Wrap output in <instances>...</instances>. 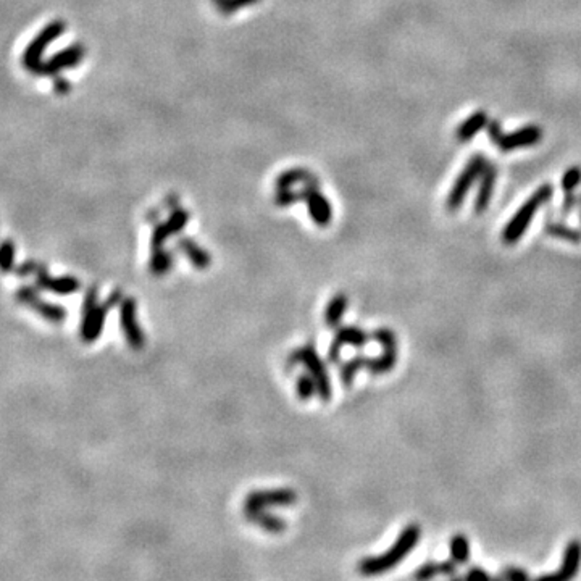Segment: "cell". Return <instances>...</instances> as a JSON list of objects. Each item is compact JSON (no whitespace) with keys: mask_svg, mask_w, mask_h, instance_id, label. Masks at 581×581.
I'll return each mask as SVG.
<instances>
[{"mask_svg":"<svg viewBox=\"0 0 581 581\" xmlns=\"http://www.w3.org/2000/svg\"><path fill=\"white\" fill-rule=\"evenodd\" d=\"M422 538V528L420 525L410 523L405 526L401 535L397 536V540L392 544L389 550L373 555V557H365L359 562V572L365 577H375V575L386 573L394 568L396 565L401 564V562L407 557L412 550L417 548Z\"/></svg>","mask_w":581,"mask_h":581,"instance_id":"obj_1","label":"cell"},{"mask_svg":"<svg viewBox=\"0 0 581 581\" xmlns=\"http://www.w3.org/2000/svg\"><path fill=\"white\" fill-rule=\"evenodd\" d=\"M553 194L554 189L550 184H543L541 187H538V189L531 194V197L526 199L522 207L517 210V214L508 220L504 229H502L501 233L502 242L507 246H512L522 239L526 229L531 225L536 211L540 210V207H543L544 204L550 201Z\"/></svg>","mask_w":581,"mask_h":581,"instance_id":"obj_2","label":"cell"},{"mask_svg":"<svg viewBox=\"0 0 581 581\" xmlns=\"http://www.w3.org/2000/svg\"><path fill=\"white\" fill-rule=\"evenodd\" d=\"M488 137L491 142L502 152H512V150L531 147V145L540 144L544 136L543 130L536 125H526L513 132H504L501 128V123L498 120L488 121L486 125Z\"/></svg>","mask_w":581,"mask_h":581,"instance_id":"obj_3","label":"cell"},{"mask_svg":"<svg viewBox=\"0 0 581 581\" xmlns=\"http://www.w3.org/2000/svg\"><path fill=\"white\" fill-rule=\"evenodd\" d=\"M288 362L289 367L295 365V363H302V365L307 368V372L313 377L315 383H317V394L320 396V399H322L323 402L330 401L333 396V389L328 370H326L325 362L320 359V355L317 354V350H315L312 344H307V346L294 350Z\"/></svg>","mask_w":581,"mask_h":581,"instance_id":"obj_4","label":"cell"},{"mask_svg":"<svg viewBox=\"0 0 581 581\" xmlns=\"http://www.w3.org/2000/svg\"><path fill=\"white\" fill-rule=\"evenodd\" d=\"M488 160L484 159V155L481 152H476L470 157V160L467 162V165L464 167L462 172L454 183L452 189L447 196L446 207L449 211H457L467 197L469 191L471 189V186L475 184L476 179H480L484 167H486Z\"/></svg>","mask_w":581,"mask_h":581,"instance_id":"obj_5","label":"cell"},{"mask_svg":"<svg viewBox=\"0 0 581 581\" xmlns=\"http://www.w3.org/2000/svg\"><path fill=\"white\" fill-rule=\"evenodd\" d=\"M66 26L62 21H53L51 24L42 29V33L39 36H36V39H33L31 44L26 47V51L23 53V66L26 70H29L36 75V71L42 63V53H44L46 47L48 44H52L60 34L65 33Z\"/></svg>","mask_w":581,"mask_h":581,"instance_id":"obj_6","label":"cell"},{"mask_svg":"<svg viewBox=\"0 0 581 581\" xmlns=\"http://www.w3.org/2000/svg\"><path fill=\"white\" fill-rule=\"evenodd\" d=\"M121 300H123L121 299V290H113L104 304H97L93 312L84 315L81 323V337L84 342H94L100 337L108 312H110V308L117 307V304H121Z\"/></svg>","mask_w":581,"mask_h":581,"instance_id":"obj_7","label":"cell"},{"mask_svg":"<svg viewBox=\"0 0 581 581\" xmlns=\"http://www.w3.org/2000/svg\"><path fill=\"white\" fill-rule=\"evenodd\" d=\"M299 496L290 488L278 489H260L247 494L244 499V511H256V508L270 507H290L298 502Z\"/></svg>","mask_w":581,"mask_h":581,"instance_id":"obj_8","label":"cell"},{"mask_svg":"<svg viewBox=\"0 0 581 581\" xmlns=\"http://www.w3.org/2000/svg\"><path fill=\"white\" fill-rule=\"evenodd\" d=\"M120 323L126 342L135 350H141L145 346V335L137 323V305L132 298H125L121 300Z\"/></svg>","mask_w":581,"mask_h":581,"instance_id":"obj_9","label":"cell"},{"mask_svg":"<svg viewBox=\"0 0 581 581\" xmlns=\"http://www.w3.org/2000/svg\"><path fill=\"white\" fill-rule=\"evenodd\" d=\"M372 336H368V333H365L357 326H342L336 331L335 337L330 344L328 349V362L336 365L341 360V350L344 346H352L357 349H362L367 346V342L370 341Z\"/></svg>","mask_w":581,"mask_h":581,"instance_id":"obj_10","label":"cell"},{"mask_svg":"<svg viewBox=\"0 0 581 581\" xmlns=\"http://www.w3.org/2000/svg\"><path fill=\"white\" fill-rule=\"evenodd\" d=\"M16 300L21 302L23 305L31 307L34 312L42 315L48 322L60 323L66 318V308L57 304H51V302L42 300L34 288L23 286L16 290Z\"/></svg>","mask_w":581,"mask_h":581,"instance_id":"obj_11","label":"cell"},{"mask_svg":"<svg viewBox=\"0 0 581 581\" xmlns=\"http://www.w3.org/2000/svg\"><path fill=\"white\" fill-rule=\"evenodd\" d=\"M581 567V541L573 540L565 546L564 557H562L559 570L554 573H546L538 577V580H554V581H567L578 575Z\"/></svg>","mask_w":581,"mask_h":581,"instance_id":"obj_12","label":"cell"},{"mask_svg":"<svg viewBox=\"0 0 581 581\" xmlns=\"http://www.w3.org/2000/svg\"><path fill=\"white\" fill-rule=\"evenodd\" d=\"M299 201H305L308 205V214H310L312 220L317 223L318 226H328L333 218L331 205L326 201L323 194H320L317 186H307L298 194Z\"/></svg>","mask_w":581,"mask_h":581,"instance_id":"obj_13","label":"cell"},{"mask_svg":"<svg viewBox=\"0 0 581 581\" xmlns=\"http://www.w3.org/2000/svg\"><path fill=\"white\" fill-rule=\"evenodd\" d=\"M84 57V47L81 44L78 46H71L68 48H65V51L58 52L53 56L48 62H42L41 66L36 71V75L39 76H58V73L65 70V68H73V66H76L78 63L81 62Z\"/></svg>","mask_w":581,"mask_h":581,"instance_id":"obj_14","label":"cell"},{"mask_svg":"<svg viewBox=\"0 0 581 581\" xmlns=\"http://www.w3.org/2000/svg\"><path fill=\"white\" fill-rule=\"evenodd\" d=\"M33 275H36V284H38V288L51 290V293L53 294H60V295L73 294V293H76V290H80L81 288L80 280H76V278H73V276L52 278L47 273V268L42 263L36 265V270Z\"/></svg>","mask_w":581,"mask_h":581,"instance_id":"obj_15","label":"cell"},{"mask_svg":"<svg viewBox=\"0 0 581 581\" xmlns=\"http://www.w3.org/2000/svg\"><path fill=\"white\" fill-rule=\"evenodd\" d=\"M187 221H189V214H187L186 210L183 209L174 210L165 223H160V225H157L154 228L152 239H150V247H152V251L162 249L168 238H172V236L183 231L187 225Z\"/></svg>","mask_w":581,"mask_h":581,"instance_id":"obj_16","label":"cell"},{"mask_svg":"<svg viewBox=\"0 0 581 581\" xmlns=\"http://www.w3.org/2000/svg\"><path fill=\"white\" fill-rule=\"evenodd\" d=\"M496 181H498V168H496L493 162H488L480 177V184H478V192L473 204L475 214L481 215L488 210L489 204L493 201Z\"/></svg>","mask_w":581,"mask_h":581,"instance_id":"obj_17","label":"cell"},{"mask_svg":"<svg viewBox=\"0 0 581 581\" xmlns=\"http://www.w3.org/2000/svg\"><path fill=\"white\" fill-rule=\"evenodd\" d=\"M246 520L253 525H257L266 533L271 535H281L286 531L288 523L283 518L273 515V513L266 512V508H256V511H244Z\"/></svg>","mask_w":581,"mask_h":581,"instance_id":"obj_18","label":"cell"},{"mask_svg":"<svg viewBox=\"0 0 581 581\" xmlns=\"http://www.w3.org/2000/svg\"><path fill=\"white\" fill-rule=\"evenodd\" d=\"M581 184V168L572 167L562 177V189H564V204H562V214L567 215L577 207L580 202L578 197L575 196V189Z\"/></svg>","mask_w":581,"mask_h":581,"instance_id":"obj_19","label":"cell"},{"mask_svg":"<svg viewBox=\"0 0 581 581\" xmlns=\"http://www.w3.org/2000/svg\"><path fill=\"white\" fill-rule=\"evenodd\" d=\"M177 246H178V249L187 257V260H189V262L196 266V268L205 270L210 266L211 263L210 253L205 249H202V247L199 246L196 241H192L191 238H181Z\"/></svg>","mask_w":581,"mask_h":581,"instance_id":"obj_20","label":"cell"},{"mask_svg":"<svg viewBox=\"0 0 581 581\" xmlns=\"http://www.w3.org/2000/svg\"><path fill=\"white\" fill-rule=\"evenodd\" d=\"M486 125H488L486 112L478 110L475 113H471L467 120H464L462 123L459 125V128L456 131V139L460 144L469 142L470 139L473 137L476 132H480Z\"/></svg>","mask_w":581,"mask_h":581,"instance_id":"obj_21","label":"cell"},{"mask_svg":"<svg viewBox=\"0 0 581 581\" xmlns=\"http://www.w3.org/2000/svg\"><path fill=\"white\" fill-rule=\"evenodd\" d=\"M397 363V347H383V352L378 357H368L367 370L372 375H383L391 372Z\"/></svg>","mask_w":581,"mask_h":581,"instance_id":"obj_22","label":"cell"},{"mask_svg":"<svg viewBox=\"0 0 581 581\" xmlns=\"http://www.w3.org/2000/svg\"><path fill=\"white\" fill-rule=\"evenodd\" d=\"M349 305V298L344 293H337L336 295H333V299L328 302L325 310V323L330 326V328H336L341 322L344 313L347 310Z\"/></svg>","mask_w":581,"mask_h":581,"instance_id":"obj_23","label":"cell"},{"mask_svg":"<svg viewBox=\"0 0 581 581\" xmlns=\"http://www.w3.org/2000/svg\"><path fill=\"white\" fill-rule=\"evenodd\" d=\"M546 233L553 238L572 242V244H580L581 242V229L572 228L560 221H549L546 225Z\"/></svg>","mask_w":581,"mask_h":581,"instance_id":"obj_24","label":"cell"},{"mask_svg":"<svg viewBox=\"0 0 581 581\" xmlns=\"http://www.w3.org/2000/svg\"><path fill=\"white\" fill-rule=\"evenodd\" d=\"M451 559L456 562L457 565H467L470 560V543L469 538L465 535H456L451 538L449 543Z\"/></svg>","mask_w":581,"mask_h":581,"instance_id":"obj_25","label":"cell"},{"mask_svg":"<svg viewBox=\"0 0 581 581\" xmlns=\"http://www.w3.org/2000/svg\"><path fill=\"white\" fill-rule=\"evenodd\" d=\"M173 266V253L169 251L162 249L152 251V257H150L149 268L152 271V275L155 276H163L167 275Z\"/></svg>","mask_w":581,"mask_h":581,"instance_id":"obj_26","label":"cell"},{"mask_svg":"<svg viewBox=\"0 0 581 581\" xmlns=\"http://www.w3.org/2000/svg\"><path fill=\"white\" fill-rule=\"evenodd\" d=\"M367 362H368V357H365V355H355L350 360L344 362L342 367H341V381H342V384L346 387L352 386L357 373H359L362 368L367 367Z\"/></svg>","mask_w":581,"mask_h":581,"instance_id":"obj_27","label":"cell"},{"mask_svg":"<svg viewBox=\"0 0 581 581\" xmlns=\"http://www.w3.org/2000/svg\"><path fill=\"white\" fill-rule=\"evenodd\" d=\"M315 392H317V383L310 373H304L295 380V394L299 396L300 401H308L312 399Z\"/></svg>","mask_w":581,"mask_h":581,"instance_id":"obj_28","label":"cell"},{"mask_svg":"<svg viewBox=\"0 0 581 581\" xmlns=\"http://www.w3.org/2000/svg\"><path fill=\"white\" fill-rule=\"evenodd\" d=\"M15 263V244L11 241H4L0 244V271L10 273Z\"/></svg>","mask_w":581,"mask_h":581,"instance_id":"obj_29","label":"cell"},{"mask_svg":"<svg viewBox=\"0 0 581 581\" xmlns=\"http://www.w3.org/2000/svg\"><path fill=\"white\" fill-rule=\"evenodd\" d=\"M308 178V173L305 169H290V172H286L284 174H281L280 179H278V187L280 189H289L290 186L295 184V183H302V181Z\"/></svg>","mask_w":581,"mask_h":581,"instance_id":"obj_30","label":"cell"},{"mask_svg":"<svg viewBox=\"0 0 581 581\" xmlns=\"http://www.w3.org/2000/svg\"><path fill=\"white\" fill-rule=\"evenodd\" d=\"M372 339L380 342L381 347H397V337L394 331L389 328H378L377 331H373Z\"/></svg>","mask_w":581,"mask_h":581,"instance_id":"obj_31","label":"cell"},{"mask_svg":"<svg viewBox=\"0 0 581 581\" xmlns=\"http://www.w3.org/2000/svg\"><path fill=\"white\" fill-rule=\"evenodd\" d=\"M439 575V562H426L414 573L415 580H431Z\"/></svg>","mask_w":581,"mask_h":581,"instance_id":"obj_32","label":"cell"},{"mask_svg":"<svg viewBox=\"0 0 581 581\" xmlns=\"http://www.w3.org/2000/svg\"><path fill=\"white\" fill-rule=\"evenodd\" d=\"M499 578H504L508 581H523L530 580V573L520 567H504L499 575Z\"/></svg>","mask_w":581,"mask_h":581,"instance_id":"obj_33","label":"cell"},{"mask_svg":"<svg viewBox=\"0 0 581 581\" xmlns=\"http://www.w3.org/2000/svg\"><path fill=\"white\" fill-rule=\"evenodd\" d=\"M257 0H220V9L225 11V14H233V11L239 10L242 7H247V5L256 4Z\"/></svg>","mask_w":581,"mask_h":581,"instance_id":"obj_34","label":"cell"},{"mask_svg":"<svg viewBox=\"0 0 581 581\" xmlns=\"http://www.w3.org/2000/svg\"><path fill=\"white\" fill-rule=\"evenodd\" d=\"M299 197L295 192H290L289 189H280L276 196V204L281 205V207H288V205L298 202Z\"/></svg>","mask_w":581,"mask_h":581,"instance_id":"obj_35","label":"cell"},{"mask_svg":"<svg viewBox=\"0 0 581 581\" xmlns=\"http://www.w3.org/2000/svg\"><path fill=\"white\" fill-rule=\"evenodd\" d=\"M464 580H493V577L483 567L475 565L469 568V572L464 575Z\"/></svg>","mask_w":581,"mask_h":581,"instance_id":"obj_36","label":"cell"},{"mask_svg":"<svg viewBox=\"0 0 581 581\" xmlns=\"http://www.w3.org/2000/svg\"><path fill=\"white\" fill-rule=\"evenodd\" d=\"M456 573H457V564L452 559L439 562V575H446V577H456Z\"/></svg>","mask_w":581,"mask_h":581,"instance_id":"obj_37","label":"cell"},{"mask_svg":"<svg viewBox=\"0 0 581 581\" xmlns=\"http://www.w3.org/2000/svg\"><path fill=\"white\" fill-rule=\"evenodd\" d=\"M56 90L58 94H66L70 90V83L65 78L56 76Z\"/></svg>","mask_w":581,"mask_h":581,"instance_id":"obj_38","label":"cell"},{"mask_svg":"<svg viewBox=\"0 0 581 581\" xmlns=\"http://www.w3.org/2000/svg\"><path fill=\"white\" fill-rule=\"evenodd\" d=\"M578 201H580V204H581V196H580V197H578Z\"/></svg>","mask_w":581,"mask_h":581,"instance_id":"obj_39","label":"cell"},{"mask_svg":"<svg viewBox=\"0 0 581 581\" xmlns=\"http://www.w3.org/2000/svg\"><path fill=\"white\" fill-rule=\"evenodd\" d=\"M580 221H581V210H580Z\"/></svg>","mask_w":581,"mask_h":581,"instance_id":"obj_40","label":"cell"},{"mask_svg":"<svg viewBox=\"0 0 581 581\" xmlns=\"http://www.w3.org/2000/svg\"><path fill=\"white\" fill-rule=\"evenodd\" d=\"M216 2H220V0H216Z\"/></svg>","mask_w":581,"mask_h":581,"instance_id":"obj_41","label":"cell"}]
</instances>
